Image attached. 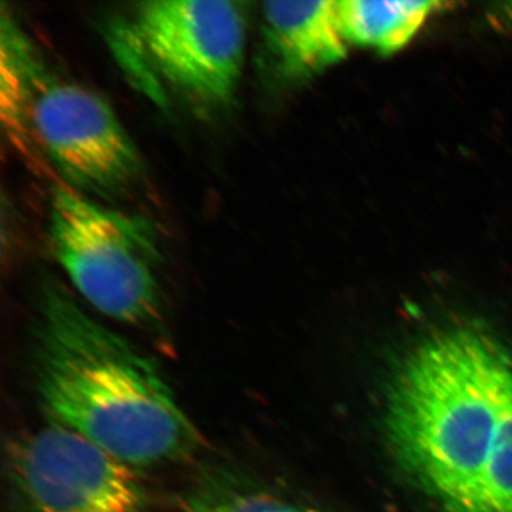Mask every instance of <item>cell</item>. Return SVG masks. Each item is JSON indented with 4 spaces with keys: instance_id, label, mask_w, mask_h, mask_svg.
Segmentation results:
<instances>
[{
    "instance_id": "obj_1",
    "label": "cell",
    "mask_w": 512,
    "mask_h": 512,
    "mask_svg": "<svg viewBox=\"0 0 512 512\" xmlns=\"http://www.w3.org/2000/svg\"><path fill=\"white\" fill-rule=\"evenodd\" d=\"M387 427L402 466L450 512H512V352L439 333L400 367Z\"/></svg>"
},
{
    "instance_id": "obj_2",
    "label": "cell",
    "mask_w": 512,
    "mask_h": 512,
    "mask_svg": "<svg viewBox=\"0 0 512 512\" xmlns=\"http://www.w3.org/2000/svg\"><path fill=\"white\" fill-rule=\"evenodd\" d=\"M37 393L53 424L128 466L190 456L198 434L156 363L47 282L35 328Z\"/></svg>"
},
{
    "instance_id": "obj_3",
    "label": "cell",
    "mask_w": 512,
    "mask_h": 512,
    "mask_svg": "<svg viewBox=\"0 0 512 512\" xmlns=\"http://www.w3.org/2000/svg\"><path fill=\"white\" fill-rule=\"evenodd\" d=\"M49 235L60 266L97 311L138 328L160 322V252L147 220L104 208L69 185H56Z\"/></svg>"
},
{
    "instance_id": "obj_4",
    "label": "cell",
    "mask_w": 512,
    "mask_h": 512,
    "mask_svg": "<svg viewBox=\"0 0 512 512\" xmlns=\"http://www.w3.org/2000/svg\"><path fill=\"white\" fill-rule=\"evenodd\" d=\"M130 37L154 72L185 99L205 109H220L234 99L247 49V20L239 3H140Z\"/></svg>"
},
{
    "instance_id": "obj_5",
    "label": "cell",
    "mask_w": 512,
    "mask_h": 512,
    "mask_svg": "<svg viewBox=\"0 0 512 512\" xmlns=\"http://www.w3.org/2000/svg\"><path fill=\"white\" fill-rule=\"evenodd\" d=\"M28 123L30 137L76 190L117 194L143 173L136 143L110 104L80 84L46 77L40 66Z\"/></svg>"
},
{
    "instance_id": "obj_6",
    "label": "cell",
    "mask_w": 512,
    "mask_h": 512,
    "mask_svg": "<svg viewBox=\"0 0 512 512\" xmlns=\"http://www.w3.org/2000/svg\"><path fill=\"white\" fill-rule=\"evenodd\" d=\"M12 483L19 512H148L134 467L53 423L16 446Z\"/></svg>"
},
{
    "instance_id": "obj_7",
    "label": "cell",
    "mask_w": 512,
    "mask_h": 512,
    "mask_svg": "<svg viewBox=\"0 0 512 512\" xmlns=\"http://www.w3.org/2000/svg\"><path fill=\"white\" fill-rule=\"evenodd\" d=\"M262 18L269 55L286 79L311 77L346 56L338 2H266Z\"/></svg>"
},
{
    "instance_id": "obj_8",
    "label": "cell",
    "mask_w": 512,
    "mask_h": 512,
    "mask_svg": "<svg viewBox=\"0 0 512 512\" xmlns=\"http://www.w3.org/2000/svg\"><path fill=\"white\" fill-rule=\"evenodd\" d=\"M441 6L413 0H339L338 15L346 42L389 55L409 45Z\"/></svg>"
},
{
    "instance_id": "obj_9",
    "label": "cell",
    "mask_w": 512,
    "mask_h": 512,
    "mask_svg": "<svg viewBox=\"0 0 512 512\" xmlns=\"http://www.w3.org/2000/svg\"><path fill=\"white\" fill-rule=\"evenodd\" d=\"M178 512H309L251 484L217 483L192 494Z\"/></svg>"
}]
</instances>
